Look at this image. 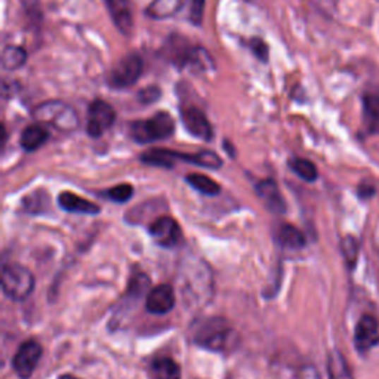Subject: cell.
I'll use <instances>...</instances> for the list:
<instances>
[{"instance_id": "6da1fadb", "label": "cell", "mask_w": 379, "mask_h": 379, "mask_svg": "<svg viewBox=\"0 0 379 379\" xmlns=\"http://www.w3.org/2000/svg\"><path fill=\"white\" fill-rule=\"evenodd\" d=\"M236 341V330L219 317L203 322L194 335V342L209 351H225L234 347Z\"/></svg>"}, {"instance_id": "7a4b0ae2", "label": "cell", "mask_w": 379, "mask_h": 379, "mask_svg": "<svg viewBox=\"0 0 379 379\" xmlns=\"http://www.w3.org/2000/svg\"><path fill=\"white\" fill-rule=\"evenodd\" d=\"M175 132V120L166 113L159 112L147 120H136L131 124V136L138 144H148L160 140H166Z\"/></svg>"}, {"instance_id": "3957f363", "label": "cell", "mask_w": 379, "mask_h": 379, "mask_svg": "<svg viewBox=\"0 0 379 379\" xmlns=\"http://www.w3.org/2000/svg\"><path fill=\"white\" fill-rule=\"evenodd\" d=\"M35 119L39 124L51 125L58 131L73 132L79 126V116L73 107L63 101H47L35 109Z\"/></svg>"}, {"instance_id": "277c9868", "label": "cell", "mask_w": 379, "mask_h": 379, "mask_svg": "<svg viewBox=\"0 0 379 379\" xmlns=\"http://www.w3.org/2000/svg\"><path fill=\"white\" fill-rule=\"evenodd\" d=\"M2 289L8 298L24 301L35 289V276L20 264L6 265L2 271Z\"/></svg>"}, {"instance_id": "5b68a950", "label": "cell", "mask_w": 379, "mask_h": 379, "mask_svg": "<svg viewBox=\"0 0 379 379\" xmlns=\"http://www.w3.org/2000/svg\"><path fill=\"white\" fill-rule=\"evenodd\" d=\"M143 74V58L138 54H129L124 56L110 74V85L113 88H128L133 85Z\"/></svg>"}, {"instance_id": "8992f818", "label": "cell", "mask_w": 379, "mask_h": 379, "mask_svg": "<svg viewBox=\"0 0 379 379\" xmlns=\"http://www.w3.org/2000/svg\"><path fill=\"white\" fill-rule=\"evenodd\" d=\"M116 120V112L109 102L95 100L89 105L86 131L90 136L98 138L105 131H109Z\"/></svg>"}, {"instance_id": "52a82bcc", "label": "cell", "mask_w": 379, "mask_h": 379, "mask_svg": "<svg viewBox=\"0 0 379 379\" xmlns=\"http://www.w3.org/2000/svg\"><path fill=\"white\" fill-rule=\"evenodd\" d=\"M40 359H42L40 344L36 341H27L18 348V351L13 356L12 360L13 371L17 372L20 378L28 379L37 368Z\"/></svg>"}, {"instance_id": "ba28073f", "label": "cell", "mask_w": 379, "mask_h": 379, "mask_svg": "<svg viewBox=\"0 0 379 379\" xmlns=\"http://www.w3.org/2000/svg\"><path fill=\"white\" fill-rule=\"evenodd\" d=\"M379 344V323L373 315H363L356 325L354 345L360 353H366Z\"/></svg>"}, {"instance_id": "9c48e42d", "label": "cell", "mask_w": 379, "mask_h": 379, "mask_svg": "<svg viewBox=\"0 0 379 379\" xmlns=\"http://www.w3.org/2000/svg\"><path fill=\"white\" fill-rule=\"evenodd\" d=\"M181 120H183L186 129L195 138L203 141H210L214 138V129H212L209 120L202 110L195 107H186L181 110Z\"/></svg>"}, {"instance_id": "30bf717a", "label": "cell", "mask_w": 379, "mask_h": 379, "mask_svg": "<svg viewBox=\"0 0 379 379\" xmlns=\"http://www.w3.org/2000/svg\"><path fill=\"white\" fill-rule=\"evenodd\" d=\"M150 236L153 237L159 246L174 248L178 245L181 239V230L175 219L169 217H162L150 225Z\"/></svg>"}, {"instance_id": "8fae6325", "label": "cell", "mask_w": 379, "mask_h": 379, "mask_svg": "<svg viewBox=\"0 0 379 379\" xmlns=\"http://www.w3.org/2000/svg\"><path fill=\"white\" fill-rule=\"evenodd\" d=\"M175 292L171 284H159L147 295L145 307L151 314H168L175 307Z\"/></svg>"}, {"instance_id": "7c38bea8", "label": "cell", "mask_w": 379, "mask_h": 379, "mask_svg": "<svg viewBox=\"0 0 379 379\" xmlns=\"http://www.w3.org/2000/svg\"><path fill=\"white\" fill-rule=\"evenodd\" d=\"M105 6H107L110 17L114 21L116 27L125 36H129L133 28L132 8L129 0H105Z\"/></svg>"}, {"instance_id": "4fadbf2b", "label": "cell", "mask_w": 379, "mask_h": 379, "mask_svg": "<svg viewBox=\"0 0 379 379\" xmlns=\"http://www.w3.org/2000/svg\"><path fill=\"white\" fill-rule=\"evenodd\" d=\"M256 194L267 209H270L275 214H284L286 203L279 191L277 184L272 179H264L261 183L256 184Z\"/></svg>"}, {"instance_id": "5bb4252c", "label": "cell", "mask_w": 379, "mask_h": 379, "mask_svg": "<svg viewBox=\"0 0 379 379\" xmlns=\"http://www.w3.org/2000/svg\"><path fill=\"white\" fill-rule=\"evenodd\" d=\"M58 203L64 210L73 212V214H85V215H97L100 214V206L89 202L86 199H82L78 194L74 193H63L58 197Z\"/></svg>"}, {"instance_id": "9a60e30c", "label": "cell", "mask_w": 379, "mask_h": 379, "mask_svg": "<svg viewBox=\"0 0 379 379\" xmlns=\"http://www.w3.org/2000/svg\"><path fill=\"white\" fill-rule=\"evenodd\" d=\"M187 0H153L147 9V17L153 20H166L171 18L176 12L184 8Z\"/></svg>"}, {"instance_id": "2e32d148", "label": "cell", "mask_w": 379, "mask_h": 379, "mask_svg": "<svg viewBox=\"0 0 379 379\" xmlns=\"http://www.w3.org/2000/svg\"><path fill=\"white\" fill-rule=\"evenodd\" d=\"M172 156L175 160H183L195 166H202V168L206 169H219L222 166L221 157L214 153V151H200V153L195 155H186V153H178V151H172Z\"/></svg>"}, {"instance_id": "e0dca14e", "label": "cell", "mask_w": 379, "mask_h": 379, "mask_svg": "<svg viewBox=\"0 0 379 379\" xmlns=\"http://www.w3.org/2000/svg\"><path fill=\"white\" fill-rule=\"evenodd\" d=\"M49 140V132L43 124H35L27 126L21 133V147L25 151H35Z\"/></svg>"}, {"instance_id": "ac0fdd59", "label": "cell", "mask_w": 379, "mask_h": 379, "mask_svg": "<svg viewBox=\"0 0 379 379\" xmlns=\"http://www.w3.org/2000/svg\"><path fill=\"white\" fill-rule=\"evenodd\" d=\"M363 119L371 133H379V95L363 97Z\"/></svg>"}, {"instance_id": "d6986e66", "label": "cell", "mask_w": 379, "mask_h": 379, "mask_svg": "<svg viewBox=\"0 0 379 379\" xmlns=\"http://www.w3.org/2000/svg\"><path fill=\"white\" fill-rule=\"evenodd\" d=\"M155 379H181V368L171 357H159L151 363Z\"/></svg>"}, {"instance_id": "ffe728a7", "label": "cell", "mask_w": 379, "mask_h": 379, "mask_svg": "<svg viewBox=\"0 0 379 379\" xmlns=\"http://www.w3.org/2000/svg\"><path fill=\"white\" fill-rule=\"evenodd\" d=\"M327 372L329 379H353L351 371L347 365V360L338 350L330 351L327 356Z\"/></svg>"}, {"instance_id": "44dd1931", "label": "cell", "mask_w": 379, "mask_h": 379, "mask_svg": "<svg viewBox=\"0 0 379 379\" xmlns=\"http://www.w3.org/2000/svg\"><path fill=\"white\" fill-rule=\"evenodd\" d=\"M279 241L287 249H301L306 246V237L296 227L284 224L279 230Z\"/></svg>"}, {"instance_id": "7402d4cb", "label": "cell", "mask_w": 379, "mask_h": 379, "mask_svg": "<svg viewBox=\"0 0 379 379\" xmlns=\"http://www.w3.org/2000/svg\"><path fill=\"white\" fill-rule=\"evenodd\" d=\"M141 160L151 166H160V168H172L175 162L172 156V150H166V148L148 150L141 156Z\"/></svg>"}, {"instance_id": "603a6c76", "label": "cell", "mask_w": 379, "mask_h": 379, "mask_svg": "<svg viewBox=\"0 0 379 379\" xmlns=\"http://www.w3.org/2000/svg\"><path fill=\"white\" fill-rule=\"evenodd\" d=\"M187 183L195 188L197 191H200L202 194H206V195H217L219 191H221V187L218 183H215L214 179H210L209 176L206 175H202V174H191L188 175L187 178Z\"/></svg>"}, {"instance_id": "cb8c5ba5", "label": "cell", "mask_w": 379, "mask_h": 379, "mask_svg": "<svg viewBox=\"0 0 379 379\" xmlns=\"http://www.w3.org/2000/svg\"><path fill=\"white\" fill-rule=\"evenodd\" d=\"M27 61V52L20 47H8L2 54V67L13 71L23 67Z\"/></svg>"}, {"instance_id": "d4e9b609", "label": "cell", "mask_w": 379, "mask_h": 379, "mask_svg": "<svg viewBox=\"0 0 379 379\" xmlns=\"http://www.w3.org/2000/svg\"><path fill=\"white\" fill-rule=\"evenodd\" d=\"M289 166L299 178H302L304 181H308V183H314L318 176L315 164L307 159H299V157L291 159Z\"/></svg>"}, {"instance_id": "484cf974", "label": "cell", "mask_w": 379, "mask_h": 379, "mask_svg": "<svg viewBox=\"0 0 379 379\" xmlns=\"http://www.w3.org/2000/svg\"><path fill=\"white\" fill-rule=\"evenodd\" d=\"M341 251L348 268H354L359 260V243L353 236H347L341 241Z\"/></svg>"}, {"instance_id": "4316f807", "label": "cell", "mask_w": 379, "mask_h": 379, "mask_svg": "<svg viewBox=\"0 0 379 379\" xmlns=\"http://www.w3.org/2000/svg\"><path fill=\"white\" fill-rule=\"evenodd\" d=\"M133 194V187L129 184H120L107 191V197L116 203H125L128 202Z\"/></svg>"}, {"instance_id": "83f0119b", "label": "cell", "mask_w": 379, "mask_h": 379, "mask_svg": "<svg viewBox=\"0 0 379 379\" xmlns=\"http://www.w3.org/2000/svg\"><path fill=\"white\" fill-rule=\"evenodd\" d=\"M249 48L253 52V55L258 59H260V61H263V63H267L268 61V56H270L268 44L263 39H260V37H252L249 40Z\"/></svg>"}, {"instance_id": "f1b7e54d", "label": "cell", "mask_w": 379, "mask_h": 379, "mask_svg": "<svg viewBox=\"0 0 379 379\" xmlns=\"http://www.w3.org/2000/svg\"><path fill=\"white\" fill-rule=\"evenodd\" d=\"M160 95H162V90L157 86L151 85V86H147L143 90H140L138 100L143 104H153L155 101H157L160 98Z\"/></svg>"}, {"instance_id": "f546056e", "label": "cell", "mask_w": 379, "mask_h": 379, "mask_svg": "<svg viewBox=\"0 0 379 379\" xmlns=\"http://www.w3.org/2000/svg\"><path fill=\"white\" fill-rule=\"evenodd\" d=\"M203 11H205V0H193L190 20L194 25H200L203 21Z\"/></svg>"}, {"instance_id": "4dcf8cb0", "label": "cell", "mask_w": 379, "mask_h": 379, "mask_svg": "<svg viewBox=\"0 0 379 379\" xmlns=\"http://www.w3.org/2000/svg\"><path fill=\"white\" fill-rule=\"evenodd\" d=\"M373 194V188L372 187H368V186H365V184H363L361 187H360V197H369V195H372Z\"/></svg>"}, {"instance_id": "1f68e13d", "label": "cell", "mask_w": 379, "mask_h": 379, "mask_svg": "<svg viewBox=\"0 0 379 379\" xmlns=\"http://www.w3.org/2000/svg\"><path fill=\"white\" fill-rule=\"evenodd\" d=\"M59 379H78V378L73 376V375H63Z\"/></svg>"}, {"instance_id": "d6a6232c", "label": "cell", "mask_w": 379, "mask_h": 379, "mask_svg": "<svg viewBox=\"0 0 379 379\" xmlns=\"http://www.w3.org/2000/svg\"><path fill=\"white\" fill-rule=\"evenodd\" d=\"M246 2H252V0H246Z\"/></svg>"}]
</instances>
